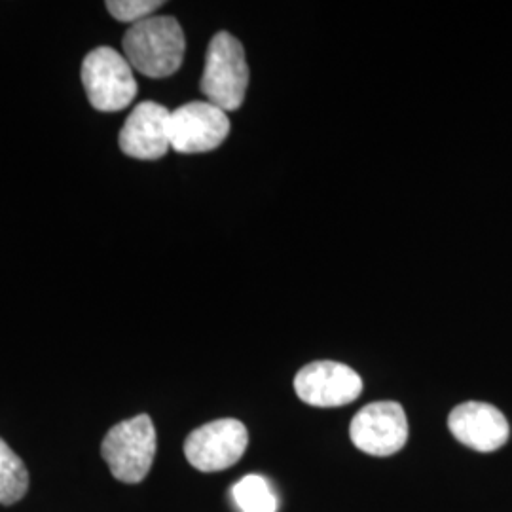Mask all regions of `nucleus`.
<instances>
[{
	"instance_id": "obj_1",
	"label": "nucleus",
	"mask_w": 512,
	"mask_h": 512,
	"mask_svg": "<svg viewBox=\"0 0 512 512\" xmlns=\"http://www.w3.org/2000/svg\"><path fill=\"white\" fill-rule=\"evenodd\" d=\"M122 46L135 71L148 78H167L183 65L186 38L181 23L173 16H152L131 25Z\"/></svg>"
},
{
	"instance_id": "obj_2",
	"label": "nucleus",
	"mask_w": 512,
	"mask_h": 512,
	"mask_svg": "<svg viewBox=\"0 0 512 512\" xmlns=\"http://www.w3.org/2000/svg\"><path fill=\"white\" fill-rule=\"evenodd\" d=\"M249 86V65L238 38L226 31L211 38L200 88L209 103L224 110H238Z\"/></svg>"
},
{
	"instance_id": "obj_3",
	"label": "nucleus",
	"mask_w": 512,
	"mask_h": 512,
	"mask_svg": "<svg viewBox=\"0 0 512 512\" xmlns=\"http://www.w3.org/2000/svg\"><path fill=\"white\" fill-rule=\"evenodd\" d=\"M101 456L110 473L124 484H139L147 478L156 456V429L147 414L120 421L105 435Z\"/></svg>"
},
{
	"instance_id": "obj_4",
	"label": "nucleus",
	"mask_w": 512,
	"mask_h": 512,
	"mask_svg": "<svg viewBox=\"0 0 512 512\" xmlns=\"http://www.w3.org/2000/svg\"><path fill=\"white\" fill-rule=\"evenodd\" d=\"M82 84L90 105L99 112L128 109L139 92L126 55L109 46L95 48L84 57Z\"/></svg>"
},
{
	"instance_id": "obj_5",
	"label": "nucleus",
	"mask_w": 512,
	"mask_h": 512,
	"mask_svg": "<svg viewBox=\"0 0 512 512\" xmlns=\"http://www.w3.org/2000/svg\"><path fill=\"white\" fill-rule=\"evenodd\" d=\"M247 444V427L234 418H222L194 429L184 442V456L202 473H219L243 458Z\"/></svg>"
},
{
	"instance_id": "obj_6",
	"label": "nucleus",
	"mask_w": 512,
	"mask_h": 512,
	"mask_svg": "<svg viewBox=\"0 0 512 512\" xmlns=\"http://www.w3.org/2000/svg\"><path fill=\"white\" fill-rule=\"evenodd\" d=\"M349 437L368 456L387 458L401 452L408 440L403 406L393 401L366 404L351 420Z\"/></svg>"
},
{
	"instance_id": "obj_7",
	"label": "nucleus",
	"mask_w": 512,
	"mask_h": 512,
	"mask_svg": "<svg viewBox=\"0 0 512 512\" xmlns=\"http://www.w3.org/2000/svg\"><path fill=\"white\" fill-rule=\"evenodd\" d=\"M230 133L228 112L209 101H192L169 118L171 148L181 154H202L219 148Z\"/></svg>"
},
{
	"instance_id": "obj_8",
	"label": "nucleus",
	"mask_w": 512,
	"mask_h": 512,
	"mask_svg": "<svg viewBox=\"0 0 512 512\" xmlns=\"http://www.w3.org/2000/svg\"><path fill=\"white\" fill-rule=\"evenodd\" d=\"M294 391L300 401L317 408L346 406L363 393L361 376L344 363L315 361L298 370Z\"/></svg>"
},
{
	"instance_id": "obj_9",
	"label": "nucleus",
	"mask_w": 512,
	"mask_h": 512,
	"mask_svg": "<svg viewBox=\"0 0 512 512\" xmlns=\"http://www.w3.org/2000/svg\"><path fill=\"white\" fill-rule=\"evenodd\" d=\"M169 118L171 112L164 105L154 101H143L120 129L118 145L120 150L135 160H160L171 148L169 139Z\"/></svg>"
},
{
	"instance_id": "obj_10",
	"label": "nucleus",
	"mask_w": 512,
	"mask_h": 512,
	"mask_svg": "<svg viewBox=\"0 0 512 512\" xmlns=\"http://www.w3.org/2000/svg\"><path fill=\"white\" fill-rule=\"evenodd\" d=\"M448 429L463 446L484 454L505 446L511 435L509 421L501 410L476 401L456 406L448 416Z\"/></svg>"
},
{
	"instance_id": "obj_11",
	"label": "nucleus",
	"mask_w": 512,
	"mask_h": 512,
	"mask_svg": "<svg viewBox=\"0 0 512 512\" xmlns=\"http://www.w3.org/2000/svg\"><path fill=\"white\" fill-rule=\"evenodd\" d=\"M29 490V471L23 459L0 439V505H14Z\"/></svg>"
},
{
	"instance_id": "obj_12",
	"label": "nucleus",
	"mask_w": 512,
	"mask_h": 512,
	"mask_svg": "<svg viewBox=\"0 0 512 512\" xmlns=\"http://www.w3.org/2000/svg\"><path fill=\"white\" fill-rule=\"evenodd\" d=\"M232 497L241 512H277L279 501L272 484L260 475H247L232 488Z\"/></svg>"
},
{
	"instance_id": "obj_13",
	"label": "nucleus",
	"mask_w": 512,
	"mask_h": 512,
	"mask_svg": "<svg viewBox=\"0 0 512 512\" xmlns=\"http://www.w3.org/2000/svg\"><path fill=\"white\" fill-rule=\"evenodd\" d=\"M110 16L122 23H141L152 18V14L164 6L162 0H109L107 4Z\"/></svg>"
}]
</instances>
